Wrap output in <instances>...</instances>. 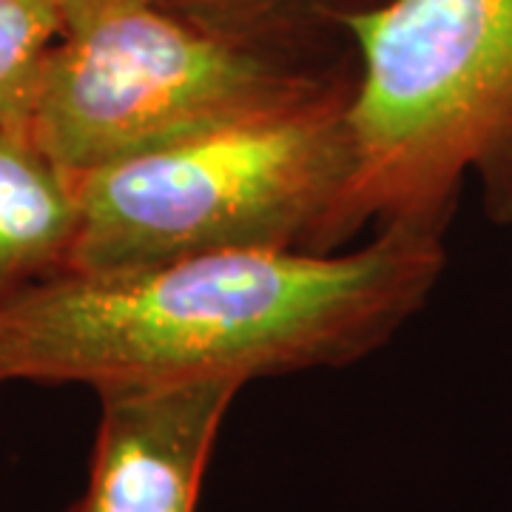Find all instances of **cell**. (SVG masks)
<instances>
[{
  "mask_svg": "<svg viewBox=\"0 0 512 512\" xmlns=\"http://www.w3.org/2000/svg\"><path fill=\"white\" fill-rule=\"evenodd\" d=\"M220 35L288 52H350L348 23L384 0H154Z\"/></svg>",
  "mask_w": 512,
  "mask_h": 512,
  "instance_id": "52a82bcc",
  "label": "cell"
},
{
  "mask_svg": "<svg viewBox=\"0 0 512 512\" xmlns=\"http://www.w3.org/2000/svg\"><path fill=\"white\" fill-rule=\"evenodd\" d=\"M77 194L26 128L0 123V296L69 271Z\"/></svg>",
  "mask_w": 512,
  "mask_h": 512,
  "instance_id": "8992f818",
  "label": "cell"
},
{
  "mask_svg": "<svg viewBox=\"0 0 512 512\" xmlns=\"http://www.w3.org/2000/svg\"><path fill=\"white\" fill-rule=\"evenodd\" d=\"M60 35V0H0V123L29 131L46 55Z\"/></svg>",
  "mask_w": 512,
  "mask_h": 512,
  "instance_id": "ba28073f",
  "label": "cell"
},
{
  "mask_svg": "<svg viewBox=\"0 0 512 512\" xmlns=\"http://www.w3.org/2000/svg\"><path fill=\"white\" fill-rule=\"evenodd\" d=\"M447 225L384 222L348 254L220 251L60 271L0 296V384L239 379L345 367L424 308Z\"/></svg>",
  "mask_w": 512,
  "mask_h": 512,
  "instance_id": "6da1fadb",
  "label": "cell"
},
{
  "mask_svg": "<svg viewBox=\"0 0 512 512\" xmlns=\"http://www.w3.org/2000/svg\"><path fill=\"white\" fill-rule=\"evenodd\" d=\"M353 89L356 49H271L154 0H60L29 134L63 171L83 174Z\"/></svg>",
  "mask_w": 512,
  "mask_h": 512,
  "instance_id": "7a4b0ae2",
  "label": "cell"
},
{
  "mask_svg": "<svg viewBox=\"0 0 512 512\" xmlns=\"http://www.w3.org/2000/svg\"><path fill=\"white\" fill-rule=\"evenodd\" d=\"M239 379L97 390L89 481L63 512H197L202 481Z\"/></svg>",
  "mask_w": 512,
  "mask_h": 512,
  "instance_id": "5b68a950",
  "label": "cell"
},
{
  "mask_svg": "<svg viewBox=\"0 0 512 512\" xmlns=\"http://www.w3.org/2000/svg\"><path fill=\"white\" fill-rule=\"evenodd\" d=\"M353 234L376 222L447 225L476 177L512 222V0H384L348 23Z\"/></svg>",
  "mask_w": 512,
  "mask_h": 512,
  "instance_id": "277c9868",
  "label": "cell"
},
{
  "mask_svg": "<svg viewBox=\"0 0 512 512\" xmlns=\"http://www.w3.org/2000/svg\"><path fill=\"white\" fill-rule=\"evenodd\" d=\"M350 94L72 174L69 271L220 251L333 254L353 237Z\"/></svg>",
  "mask_w": 512,
  "mask_h": 512,
  "instance_id": "3957f363",
  "label": "cell"
}]
</instances>
